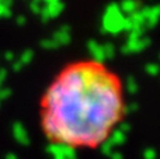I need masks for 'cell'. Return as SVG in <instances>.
Wrapping results in <instances>:
<instances>
[{
  "label": "cell",
  "mask_w": 160,
  "mask_h": 159,
  "mask_svg": "<svg viewBox=\"0 0 160 159\" xmlns=\"http://www.w3.org/2000/svg\"><path fill=\"white\" fill-rule=\"evenodd\" d=\"M55 83L58 100L42 114L49 145L73 152L79 146L101 148L122 117L117 79L97 64H78L68 68Z\"/></svg>",
  "instance_id": "1"
},
{
  "label": "cell",
  "mask_w": 160,
  "mask_h": 159,
  "mask_svg": "<svg viewBox=\"0 0 160 159\" xmlns=\"http://www.w3.org/2000/svg\"><path fill=\"white\" fill-rule=\"evenodd\" d=\"M124 20L125 16L119 10L118 3H111L105 7L104 16H102V24H101V34H117L124 31Z\"/></svg>",
  "instance_id": "2"
},
{
  "label": "cell",
  "mask_w": 160,
  "mask_h": 159,
  "mask_svg": "<svg viewBox=\"0 0 160 159\" xmlns=\"http://www.w3.org/2000/svg\"><path fill=\"white\" fill-rule=\"evenodd\" d=\"M149 45H150V38H148V37H142L139 39H128L127 44L122 45L121 52L124 55L136 54V52H141V51L146 49Z\"/></svg>",
  "instance_id": "3"
},
{
  "label": "cell",
  "mask_w": 160,
  "mask_h": 159,
  "mask_svg": "<svg viewBox=\"0 0 160 159\" xmlns=\"http://www.w3.org/2000/svg\"><path fill=\"white\" fill-rule=\"evenodd\" d=\"M87 49H88V52H90L91 58L94 59V62H96L97 65L102 64V62L105 61L104 51H102V45H100L97 41L90 39V41L87 42Z\"/></svg>",
  "instance_id": "4"
},
{
  "label": "cell",
  "mask_w": 160,
  "mask_h": 159,
  "mask_svg": "<svg viewBox=\"0 0 160 159\" xmlns=\"http://www.w3.org/2000/svg\"><path fill=\"white\" fill-rule=\"evenodd\" d=\"M52 39L59 45V47H62V45H68L70 42V39H72V35H70V27L69 25H62L58 31L53 33Z\"/></svg>",
  "instance_id": "5"
},
{
  "label": "cell",
  "mask_w": 160,
  "mask_h": 159,
  "mask_svg": "<svg viewBox=\"0 0 160 159\" xmlns=\"http://www.w3.org/2000/svg\"><path fill=\"white\" fill-rule=\"evenodd\" d=\"M119 10L125 17H129L139 10V2H136V0H122L121 4H119Z\"/></svg>",
  "instance_id": "6"
},
{
  "label": "cell",
  "mask_w": 160,
  "mask_h": 159,
  "mask_svg": "<svg viewBox=\"0 0 160 159\" xmlns=\"http://www.w3.org/2000/svg\"><path fill=\"white\" fill-rule=\"evenodd\" d=\"M45 10H47L49 18L52 20V18H56L58 16H61V13L65 10V4L61 0H58V2L51 3V4H45Z\"/></svg>",
  "instance_id": "7"
},
{
  "label": "cell",
  "mask_w": 160,
  "mask_h": 159,
  "mask_svg": "<svg viewBox=\"0 0 160 159\" xmlns=\"http://www.w3.org/2000/svg\"><path fill=\"white\" fill-rule=\"evenodd\" d=\"M138 89H139V86H138V82H136L135 76H132V75L127 76V79H125V90L129 95H135L138 92Z\"/></svg>",
  "instance_id": "8"
},
{
  "label": "cell",
  "mask_w": 160,
  "mask_h": 159,
  "mask_svg": "<svg viewBox=\"0 0 160 159\" xmlns=\"http://www.w3.org/2000/svg\"><path fill=\"white\" fill-rule=\"evenodd\" d=\"M32 59H34V51L32 49H25L24 52L21 54V56H20L18 61L21 62L22 66H24V65H30L31 62H32Z\"/></svg>",
  "instance_id": "9"
},
{
  "label": "cell",
  "mask_w": 160,
  "mask_h": 159,
  "mask_svg": "<svg viewBox=\"0 0 160 159\" xmlns=\"http://www.w3.org/2000/svg\"><path fill=\"white\" fill-rule=\"evenodd\" d=\"M102 51H104V56L105 59H112L114 55H115V47L111 42H105L102 45Z\"/></svg>",
  "instance_id": "10"
},
{
  "label": "cell",
  "mask_w": 160,
  "mask_h": 159,
  "mask_svg": "<svg viewBox=\"0 0 160 159\" xmlns=\"http://www.w3.org/2000/svg\"><path fill=\"white\" fill-rule=\"evenodd\" d=\"M39 45H41L44 49H56V48H59V45L56 44V42L53 41L52 38H45V39H42V41L39 42Z\"/></svg>",
  "instance_id": "11"
},
{
  "label": "cell",
  "mask_w": 160,
  "mask_h": 159,
  "mask_svg": "<svg viewBox=\"0 0 160 159\" xmlns=\"http://www.w3.org/2000/svg\"><path fill=\"white\" fill-rule=\"evenodd\" d=\"M145 72L149 76H158L160 72V66L158 64H148L146 66H145Z\"/></svg>",
  "instance_id": "12"
},
{
  "label": "cell",
  "mask_w": 160,
  "mask_h": 159,
  "mask_svg": "<svg viewBox=\"0 0 160 159\" xmlns=\"http://www.w3.org/2000/svg\"><path fill=\"white\" fill-rule=\"evenodd\" d=\"M41 3H44V2H42V0H31L30 8H31V11H32L34 14H41V11H42Z\"/></svg>",
  "instance_id": "13"
},
{
  "label": "cell",
  "mask_w": 160,
  "mask_h": 159,
  "mask_svg": "<svg viewBox=\"0 0 160 159\" xmlns=\"http://www.w3.org/2000/svg\"><path fill=\"white\" fill-rule=\"evenodd\" d=\"M11 17V8L4 6L0 2V18H10Z\"/></svg>",
  "instance_id": "14"
},
{
  "label": "cell",
  "mask_w": 160,
  "mask_h": 159,
  "mask_svg": "<svg viewBox=\"0 0 160 159\" xmlns=\"http://www.w3.org/2000/svg\"><path fill=\"white\" fill-rule=\"evenodd\" d=\"M138 110V104L136 103H131L127 106H122V114H131V113H135Z\"/></svg>",
  "instance_id": "15"
},
{
  "label": "cell",
  "mask_w": 160,
  "mask_h": 159,
  "mask_svg": "<svg viewBox=\"0 0 160 159\" xmlns=\"http://www.w3.org/2000/svg\"><path fill=\"white\" fill-rule=\"evenodd\" d=\"M11 96V90L8 87H0V101L4 100V99H8Z\"/></svg>",
  "instance_id": "16"
},
{
  "label": "cell",
  "mask_w": 160,
  "mask_h": 159,
  "mask_svg": "<svg viewBox=\"0 0 160 159\" xmlns=\"http://www.w3.org/2000/svg\"><path fill=\"white\" fill-rule=\"evenodd\" d=\"M131 30H132V21H131L129 17H125V20H124V31L125 33H129Z\"/></svg>",
  "instance_id": "17"
},
{
  "label": "cell",
  "mask_w": 160,
  "mask_h": 159,
  "mask_svg": "<svg viewBox=\"0 0 160 159\" xmlns=\"http://www.w3.org/2000/svg\"><path fill=\"white\" fill-rule=\"evenodd\" d=\"M6 78H7V69H4V68H0V87H2L3 82L6 80Z\"/></svg>",
  "instance_id": "18"
},
{
  "label": "cell",
  "mask_w": 160,
  "mask_h": 159,
  "mask_svg": "<svg viewBox=\"0 0 160 159\" xmlns=\"http://www.w3.org/2000/svg\"><path fill=\"white\" fill-rule=\"evenodd\" d=\"M3 58L8 62H14V52H11V51H6L4 55H3Z\"/></svg>",
  "instance_id": "19"
},
{
  "label": "cell",
  "mask_w": 160,
  "mask_h": 159,
  "mask_svg": "<svg viewBox=\"0 0 160 159\" xmlns=\"http://www.w3.org/2000/svg\"><path fill=\"white\" fill-rule=\"evenodd\" d=\"M22 69V64L20 61H14L13 62V70L14 72H18V70Z\"/></svg>",
  "instance_id": "20"
},
{
  "label": "cell",
  "mask_w": 160,
  "mask_h": 159,
  "mask_svg": "<svg viewBox=\"0 0 160 159\" xmlns=\"http://www.w3.org/2000/svg\"><path fill=\"white\" fill-rule=\"evenodd\" d=\"M16 23H17V25H25V23H27V18H25L24 16H18L16 18Z\"/></svg>",
  "instance_id": "21"
},
{
  "label": "cell",
  "mask_w": 160,
  "mask_h": 159,
  "mask_svg": "<svg viewBox=\"0 0 160 159\" xmlns=\"http://www.w3.org/2000/svg\"><path fill=\"white\" fill-rule=\"evenodd\" d=\"M0 2H2L4 6H7L8 8H11V6H13V0H0Z\"/></svg>",
  "instance_id": "22"
},
{
  "label": "cell",
  "mask_w": 160,
  "mask_h": 159,
  "mask_svg": "<svg viewBox=\"0 0 160 159\" xmlns=\"http://www.w3.org/2000/svg\"><path fill=\"white\" fill-rule=\"evenodd\" d=\"M42 2H44L45 4H51V3H55V2H58V0H42Z\"/></svg>",
  "instance_id": "23"
},
{
  "label": "cell",
  "mask_w": 160,
  "mask_h": 159,
  "mask_svg": "<svg viewBox=\"0 0 160 159\" xmlns=\"http://www.w3.org/2000/svg\"><path fill=\"white\" fill-rule=\"evenodd\" d=\"M159 58H160V55H159Z\"/></svg>",
  "instance_id": "24"
}]
</instances>
